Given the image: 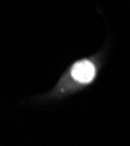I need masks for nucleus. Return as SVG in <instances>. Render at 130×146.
<instances>
[{
  "label": "nucleus",
  "instance_id": "f257e3e1",
  "mask_svg": "<svg viewBox=\"0 0 130 146\" xmlns=\"http://www.w3.org/2000/svg\"><path fill=\"white\" fill-rule=\"evenodd\" d=\"M104 61V53L79 58L63 72L55 87L45 96V101H56L87 88L96 80Z\"/></svg>",
  "mask_w": 130,
  "mask_h": 146
}]
</instances>
